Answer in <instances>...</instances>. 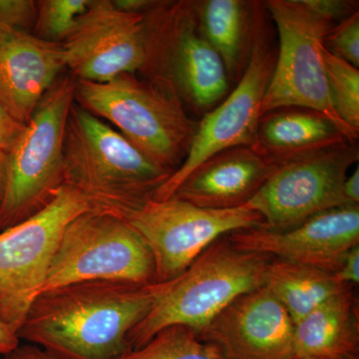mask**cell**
<instances>
[{
    "mask_svg": "<svg viewBox=\"0 0 359 359\" xmlns=\"http://www.w3.org/2000/svg\"><path fill=\"white\" fill-rule=\"evenodd\" d=\"M156 283H71L37 295L20 339L58 359H118L131 351L130 332L149 313Z\"/></svg>",
    "mask_w": 359,
    "mask_h": 359,
    "instance_id": "cell-1",
    "label": "cell"
},
{
    "mask_svg": "<svg viewBox=\"0 0 359 359\" xmlns=\"http://www.w3.org/2000/svg\"><path fill=\"white\" fill-rule=\"evenodd\" d=\"M172 174L102 119L73 104L65 128L63 185L81 194L91 211L127 219L153 200Z\"/></svg>",
    "mask_w": 359,
    "mask_h": 359,
    "instance_id": "cell-2",
    "label": "cell"
},
{
    "mask_svg": "<svg viewBox=\"0 0 359 359\" xmlns=\"http://www.w3.org/2000/svg\"><path fill=\"white\" fill-rule=\"evenodd\" d=\"M273 257L235 247L218 238L188 269L169 282L156 283L154 304L130 332V349L139 348L170 325L199 332L231 302L264 287Z\"/></svg>",
    "mask_w": 359,
    "mask_h": 359,
    "instance_id": "cell-3",
    "label": "cell"
},
{
    "mask_svg": "<svg viewBox=\"0 0 359 359\" xmlns=\"http://www.w3.org/2000/svg\"><path fill=\"white\" fill-rule=\"evenodd\" d=\"M147 81L201 117L231 92L222 58L200 27L196 1L158 2L145 13Z\"/></svg>",
    "mask_w": 359,
    "mask_h": 359,
    "instance_id": "cell-4",
    "label": "cell"
},
{
    "mask_svg": "<svg viewBox=\"0 0 359 359\" xmlns=\"http://www.w3.org/2000/svg\"><path fill=\"white\" fill-rule=\"evenodd\" d=\"M75 102L114 125L144 155L173 173L185 161L199 123L177 97L135 74L107 82L77 80Z\"/></svg>",
    "mask_w": 359,
    "mask_h": 359,
    "instance_id": "cell-5",
    "label": "cell"
},
{
    "mask_svg": "<svg viewBox=\"0 0 359 359\" xmlns=\"http://www.w3.org/2000/svg\"><path fill=\"white\" fill-rule=\"evenodd\" d=\"M76 81L70 73L56 79L7 152L0 231L41 211L63 186L66 123L75 103Z\"/></svg>",
    "mask_w": 359,
    "mask_h": 359,
    "instance_id": "cell-6",
    "label": "cell"
},
{
    "mask_svg": "<svg viewBox=\"0 0 359 359\" xmlns=\"http://www.w3.org/2000/svg\"><path fill=\"white\" fill-rule=\"evenodd\" d=\"M264 8L278 33L273 74L262 101L259 114L280 108L318 111L339 127L351 142L359 133L337 115L330 100L323 62V39L335 25L320 18L302 0H268Z\"/></svg>",
    "mask_w": 359,
    "mask_h": 359,
    "instance_id": "cell-7",
    "label": "cell"
},
{
    "mask_svg": "<svg viewBox=\"0 0 359 359\" xmlns=\"http://www.w3.org/2000/svg\"><path fill=\"white\" fill-rule=\"evenodd\" d=\"M85 282L157 283L152 252L126 219L88 211L71 221L40 294Z\"/></svg>",
    "mask_w": 359,
    "mask_h": 359,
    "instance_id": "cell-8",
    "label": "cell"
},
{
    "mask_svg": "<svg viewBox=\"0 0 359 359\" xmlns=\"http://www.w3.org/2000/svg\"><path fill=\"white\" fill-rule=\"evenodd\" d=\"M88 211L83 196L63 185L41 211L0 231V320L16 334L43 287L66 226Z\"/></svg>",
    "mask_w": 359,
    "mask_h": 359,
    "instance_id": "cell-9",
    "label": "cell"
},
{
    "mask_svg": "<svg viewBox=\"0 0 359 359\" xmlns=\"http://www.w3.org/2000/svg\"><path fill=\"white\" fill-rule=\"evenodd\" d=\"M266 8L259 2L249 63L229 95L198 123L197 132L183 164L158 189L153 200L173 197L181 184L212 156L254 143L259 110L273 74L276 51L269 42Z\"/></svg>",
    "mask_w": 359,
    "mask_h": 359,
    "instance_id": "cell-10",
    "label": "cell"
},
{
    "mask_svg": "<svg viewBox=\"0 0 359 359\" xmlns=\"http://www.w3.org/2000/svg\"><path fill=\"white\" fill-rule=\"evenodd\" d=\"M146 241L156 266V282L174 280L218 238L264 226L259 212L247 207L215 210L176 197L150 200L126 219Z\"/></svg>",
    "mask_w": 359,
    "mask_h": 359,
    "instance_id": "cell-11",
    "label": "cell"
},
{
    "mask_svg": "<svg viewBox=\"0 0 359 359\" xmlns=\"http://www.w3.org/2000/svg\"><path fill=\"white\" fill-rule=\"evenodd\" d=\"M358 159L355 142L276 167L245 207L261 215L264 228L285 231L349 205L342 188L349 168Z\"/></svg>",
    "mask_w": 359,
    "mask_h": 359,
    "instance_id": "cell-12",
    "label": "cell"
},
{
    "mask_svg": "<svg viewBox=\"0 0 359 359\" xmlns=\"http://www.w3.org/2000/svg\"><path fill=\"white\" fill-rule=\"evenodd\" d=\"M61 45L65 67L76 80L107 82L135 74L145 62V13L120 11L110 0H91Z\"/></svg>",
    "mask_w": 359,
    "mask_h": 359,
    "instance_id": "cell-13",
    "label": "cell"
},
{
    "mask_svg": "<svg viewBox=\"0 0 359 359\" xmlns=\"http://www.w3.org/2000/svg\"><path fill=\"white\" fill-rule=\"evenodd\" d=\"M226 237L238 250L334 273L347 252L359 245V205L330 210L290 230L259 226Z\"/></svg>",
    "mask_w": 359,
    "mask_h": 359,
    "instance_id": "cell-14",
    "label": "cell"
},
{
    "mask_svg": "<svg viewBox=\"0 0 359 359\" xmlns=\"http://www.w3.org/2000/svg\"><path fill=\"white\" fill-rule=\"evenodd\" d=\"M294 323L266 287L242 294L197 332L229 359H292Z\"/></svg>",
    "mask_w": 359,
    "mask_h": 359,
    "instance_id": "cell-15",
    "label": "cell"
},
{
    "mask_svg": "<svg viewBox=\"0 0 359 359\" xmlns=\"http://www.w3.org/2000/svg\"><path fill=\"white\" fill-rule=\"evenodd\" d=\"M65 68L61 43L0 22V102L14 119L27 124Z\"/></svg>",
    "mask_w": 359,
    "mask_h": 359,
    "instance_id": "cell-16",
    "label": "cell"
},
{
    "mask_svg": "<svg viewBox=\"0 0 359 359\" xmlns=\"http://www.w3.org/2000/svg\"><path fill=\"white\" fill-rule=\"evenodd\" d=\"M276 169L250 147L228 149L200 165L173 197L207 209L244 207Z\"/></svg>",
    "mask_w": 359,
    "mask_h": 359,
    "instance_id": "cell-17",
    "label": "cell"
},
{
    "mask_svg": "<svg viewBox=\"0 0 359 359\" xmlns=\"http://www.w3.org/2000/svg\"><path fill=\"white\" fill-rule=\"evenodd\" d=\"M349 140L327 116L299 107L280 108L259 118L250 148L278 167L330 150Z\"/></svg>",
    "mask_w": 359,
    "mask_h": 359,
    "instance_id": "cell-18",
    "label": "cell"
},
{
    "mask_svg": "<svg viewBox=\"0 0 359 359\" xmlns=\"http://www.w3.org/2000/svg\"><path fill=\"white\" fill-rule=\"evenodd\" d=\"M294 358H359L355 287L346 285L294 325Z\"/></svg>",
    "mask_w": 359,
    "mask_h": 359,
    "instance_id": "cell-19",
    "label": "cell"
},
{
    "mask_svg": "<svg viewBox=\"0 0 359 359\" xmlns=\"http://www.w3.org/2000/svg\"><path fill=\"white\" fill-rule=\"evenodd\" d=\"M257 2L243 0L196 1L201 29L223 60L231 83H237L249 63Z\"/></svg>",
    "mask_w": 359,
    "mask_h": 359,
    "instance_id": "cell-20",
    "label": "cell"
},
{
    "mask_svg": "<svg viewBox=\"0 0 359 359\" xmlns=\"http://www.w3.org/2000/svg\"><path fill=\"white\" fill-rule=\"evenodd\" d=\"M346 285L337 282L334 273L273 257L264 287L283 304L297 325Z\"/></svg>",
    "mask_w": 359,
    "mask_h": 359,
    "instance_id": "cell-21",
    "label": "cell"
},
{
    "mask_svg": "<svg viewBox=\"0 0 359 359\" xmlns=\"http://www.w3.org/2000/svg\"><path fill=\"white\" fill-rule=\"evenodd\" d=\"M118 359H229L218 347L200 339L185 325L161 330L139 348L131 349Z\"/></svg>",
    "mask_w": 359,
    "mask_h": 359,
    "instance_id": "cell-22",
    "label": "cell"
},
{
    "mask_svg": "<svg viewBox=\"0 0 359 359\" xmlns=\"http://www.w3.org/2000/svg\"><path fill=\"white\" fill-rule=\"evenodd\" d=\"M330 100L340 120L359 133V69L323 50Z\"/></svg>",
    "mask_w": 359,
    "mask_h": 359,
    "instance_id": "cell-23",
    "label": "cell"
},
{
    "mask_svg": "<svg viewBox=\"0 0 359 359\" xmlns=\"http://www.w3.org/2000/svg\"><path fill=\"white\" fill-rule=\"evenodd\" d=\"M90 4L91 0H43L37 2L33 34L46 41L62 43Z\"/></svg>",
    "mask_w": 359,
    "mask_h": 359,
    "instance_id": "cell-24",
    "label": "cell"
},
{
    "mask_svg": "<svg viewBox=\"0 0 359 359\" xmlns=\"http://www.w3.org/2000/svg\"><path fill=\"white\" fill-rule=\"evenodd\" d=\"M323 47L335 57L359 67V13L332 26L325 39Z\"/></svg>",
    "mask_w": 359,
    "mask_h": 359,
    "instance_id": "cell-25",
    "label": "cell"
},
{
    "mask_svg": "<svg viewBox=\"0 0 359 359\" xmlns=\"http://www.w3.org/2000/svg\"><path fill=\"white\" fill-rule=\"evenodd\" d=\"M37 16V2L32 0H0V22L33 33Z\"/></svg>",
    "mask_w": 359,
    "mask_h": 359,
    "instance_id": "cell-26",
    "label": "cell"
},
{
    "mask_svg": "<svg viewBox=\"0 0 359 359\" xmlns=\"http://www.w3.org/2000/svg\"><path fill=\"white\" fill-rule=\"evenodd\" d=\"M314 14L337 25L358 11V1L353 0H302Z\"/></svg>",
    "mask_w": 359,
    "mask_h": 359,
    "instance_id": "cell-27",
    "label": "cell"
},
{
    "mask_svg": "<svg viewBox=\"0 0 359 359\" xmlns=\"http://www.w3.org/2000/svg\"><path fill=\"white\" fill-rule=\"evenodd\" d=\"M25 126L26 125L21 124L18 120L14 119L0 102V151L1 152L7 153L11 150Z\"/></svg>",
    "mask_w": 359,
    "mask_h": 359,
    "instance_id": "cell-28",
    "label": "cell"
},
{
    "mask_svg": "<svg viewBox=\"0 0 359 359\" xmlns=\"http://www.w3.org/2000/svg\"><path fill=\"white\" fill-rule=\"evenodd\" d=\"M337 282L342 285H355L359 283V245L347 252L339 269L334 273Z\"/></svg>",
    "mask_w": 359,
    "mask_h": 359,
    "instance_id": "cell-29",
    "label": "cell"
},
{
    "mask_svg": "<svg viewBox=\"0 0 359 359\" xmlns=\"http://www.w3.org/2000/svg\"><path fill=\"white\" fill-rule=\"evenodd\" d=\"M4 359H58L34 344H20L13 351L4 356Z\"/></svg>",
    "mask_w": 359,
    "mask_h": 359,
    "instance_id": "cell-30",
    "label": "cell"
},
{
    "mask_svg": "<svg viewBox=\"0 0 359 359\" xmlns=\"http://www.w3.org/2000/svg\"><path fill=\"white\" fill-rule=\"evenodd\" d=\"M20 344V339L14 330L0 320V356L6 355Z\"/></svg>",
    "mask_w": 359,
    "mask_h": 359,
    "instance_id": "cell-31",
    "label": "cell"
},
{
    "mask_svg": "<svg viewBox=\"0 0 359 359\" xmlns=\"http://www.w3.org/2000/svg\"><path fill=\"white\" fill-rule=\"evenodd\" d=\"M344 196L349 205H359V168L356 166L353 173L347 176L344 183Z\"/></svg>",
    "mask_w": 359,
    "mask_h": 359,
    "instance_id": "cell-32",
    "label": "cell"
},
{
    "mask_svg": "<svg viewBox=\"0 0 359 359\" xmlns=\"http://www.w3.org/2000/svg\"><path fill=\"white\" fill-rule=\"evenodd\" d=\"M113 4L120 11H126V13H145L149 8L153 6L155 1H149V0H115Z\"/></svg>",
    "mask_w": 359,
    "mask_h": 359,
    "instance_id": "cell-33",
    "label": "cell"
},
{
    "mask_svg": "<svg viewBox=\"0 0 359 359\" xmlns=\"http://www.w3.org/2000/svg\"><path fill=\"white\" fill-rule=\"evenodd\" d=\"M6 160L7 153L0 151V207L4 201V191H6Z\"/></svg>",
    "mask_w": 359,
    "mask_h": 359,
    "instance_id": "cell-34",
    "label": "cell"
},
{
    "mask_svg": "<svg viewBox=\"0 0 359 359\" xmlns=\"http://www.w3.org/2000/svg\"><path fill=\"white\" fill-rule=\"evenodd\" d=\"M292 359H349V358H292ZM353 359H359V358H353Z\"/></svg>",
    "mask_w": 359,
    "mask_h": 359,
    "instance_id": "cell-35",
    "label": "cell"
}]
</instances>
